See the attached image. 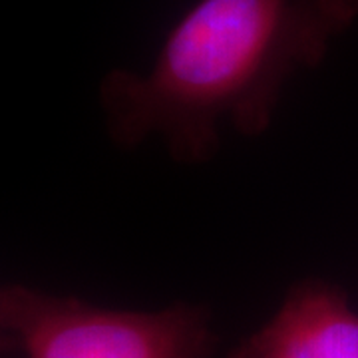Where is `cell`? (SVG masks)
Listing matches in <instances>:
<instances>
[{
  "label": "cell",
  "mask_w": 358,
  "mask_h": 358,
  "mask_svg": "<svg viewBox=\"0 0 358 358\" xmlns=\"http://www.w3.org/2000/svg\"><path fill=\"white\" fill-rule=\"evenodd\" d=\"M331 38L301 0H199L148 74L115 68L102 78L106 134L122 150L155 136L173 162L205 164L219 154L225 124L265 134L285 82L320 64Z\"/></svg>",
  "instance_id": "6da1fadb"
},
{
  "label": "cell",
  "mask_w": 358,
  "mask_h": 358,
  "mask_svg": "<svg viewBox=\"0 0 358 358\" xmlns=\"http://www.w3.org/2000/svg\"><path fill=\"white\" fill-rule=\"evenodd\" d=\"M227 358H358V313L341 287L308 277Z\"/></svg>",
  "instance_id": "3957f363"
},
{
  "label": "cell",
  "mask_w": 358,
  "mask_h": 358,
  "mask_svg": "<svg viewBox=\"0 0 358 358\" xmlns=\"http://www.w3.org/2000/svg\"><path fill=\"white\" fill-rule=\"evenodd\" d=\"M308 13H313L322 24L338 34L352 22L358 14V0H301Z\"/></svg>",
  "instance_id": "277c9868"
},
{
  "label": "cell",
  "mask_w": 358,
  "mask_h": 358,
  "mask_svg": "<svg viewBox=\"0 0 358 358\" xmlns=\"http://www.w3.org/2000/svg\"><path fill=\"white\" fill-rule=\"evenodd\" d=\"M2 345L26 358H213L219 336L209 308L173 303L159 310H122L4 285Z\"/></svg>",
  "instance_id": "7a4b0ae2"
}]
</instances>
